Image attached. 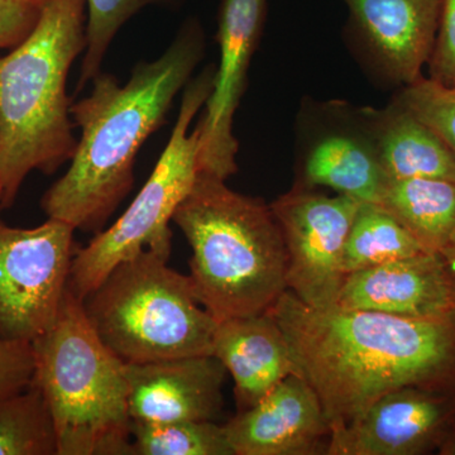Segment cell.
<instances>
[{
  "label": "cell",
  "instance_id": "obj_1",
  "mask_svg": "<svg viewBox=\"0 0 455 455\" xmlns=\"http://www.w3.org/2000/svg\"><path fill=\"white\" fill-rule=\"evenodd\" d=\"M268 313L322 401L331 434L397 388L455 390V316L317 309L289 290Z\"/></svg>",
  "mask_w": 455,
  "mask_h": 455
},
{
  "label": "cell",
  "instance_id": "obj_2",
  "mask_svg": "<svg viewBox=\"0 0 455 455\" xmlns=\"http://www.w3.org/2000/svg\"><path fill=\"white\" fill-rule=\"evenodd\" d=\"M200 27L180 32L163 56L140 62L119 85L109 74L92 79V92L70 108L82 139L70 167L42 197L51 220L75 230L100 232L133 187L136 156L164 124L173 99L190 80L203 57Z\"/></svg>",
  "mask_w": 455,
  "mask_h": 455
},
{
  "label": "cell",
  "instance_id": "obj_3",
  "mask_svg": "<svg viewBox=\"0 0 455 455\" xmlns=\"http://www.w3.org/2000/svg\"><path fill=\"white\" fill-rule=\"evenodd\" d=\"M86 20V0H50L28 37L0 55V211L32 171L51 175L76 151L66 82Z\"/></svg>",
  "mask_w": 455,
  "mask_h": 455
},
{
  "label": "cell",
  "instance_id": "obj_4",
  "mask_svg": "<svg viewBox=\"0 0 455 455\" xmlns=\"http://www.w3.org/2000/svg\"><path fill=\"white\" fill-rule=\"evenodd\" d=\"M173 221L190 244L197 301L218 323L267 313L287 291L283 232L271 206L199 172Z\"/></svg>",
  "mask_w": 455,
  "mask_h": 455
},
{
  "label": "cell",
  "instance_id": "obj_5",
  "mask_svg": "<svg viewBox=\"0 0 455 455\" xmlns=\"http://www.w3.org/2000/svg\"><path fill=\"white\" fill-rule=\"evenodd\" d=\"M32 346L33 383L52 412L59 455H133L125 363L95 333L70 287L56 322Z\"/></svg>",
  "mask_w": 455,
  "mask_h": 455
},
{
  "label": "cell",
  "instance_id": "obj_6",
  "mask_svg": "<svg viewBox=\"0 0 455 455\" xmlns=\"http://www.w3.org/2000/svg\"><path fill=\"white\" fill-rule=\"evenodd\" d=\"M167 260L143 251L83 300L95 333L124 363L212 355L218 322L197 301L190 277Z\"/></svg>",
  "mask_w": 455,
  "mask_h": 455
},
{
  "label": "cell",
  "instance_id": "obj_7",
  "mask_svg": "<svg viewBox=\"0 0 455 455\" xmlns=\"http://www.w3.org/2000/svg\"><path fill=\"white\" fill-rule=\"evenodd\" d=\"M214 73V68H208L188 83L169 143L130 208L108 229L98 232L88 245L76 250L68 287L80 300L118 263L143 251L170 259V221L199 173V132L196 127L191 132L190 125L211 94Z\"/></svg>",
  "mask_w": 455,
  "mask_h": 455
},
{
  "label": "cell",
  "instance_id": "obj_8",
  "mask_svg": "<svg viewBox=\"0 0 455 455\" xmlns=\"http://www.w3.org/2000/svg\"><path fill=\"white\" fill-rule=\"evenodd\" d=\"M73 227L47 220L35 228L0 218V338L33 343L56 322L70 278Z\"/></svg>",
  "mask_w": 455,
  "mask_h": 455
},
{
  "label": "cell",
  "instance_id": "obj_9",
  "mask_svg": "<svg viewBox=\"0 0 455 455\" xmlns=\"http://www.w3.org/2000/svg\"><path fill=\"white\" fill-rule=\"evenodd\" d=\"M359 205L352 197L326 196L302 185L269 205L289 257L287 290L304 304L337 305L347 278L344 248Z\"/></svg>",
  "mask_w": 455,
  "mask_h": 455
},
{
  "label": "cell",
  "instance_id": "obj_10",
  "mask_svg": "<svg viewBox=\"0 0 455 455\" xmlns=\"http://www.w3.org/2000/svg\"><path fill=\"white\" fill-rule=\"evenodd\" d=\"M455 455V390L407 386L331 434L326 455Z\"/></svg>",
  "mask_w": 455,
  "mask_h": 455
},
{
  "label": "cell",
  "instance_id": "obj_11",
  "mask_svg": "<svg viewBox=\"0 0 455 455\" xmlns=\"http://www.w3.org/2000/svg\"><path fill=\"white\" fill-rule=\"evenodd\" d=\"M266 0H223L218 41L220 68L215 70L205 113L197 123L199 172L227 180L236 172L238 142L233 119L245 86L248 68L262 31Z\"/></svg>",
  "mask_w": 455,
  "mask_h": 455
},
{
  "label": "cell",
  "instance_id": "obj_12",
  "mask_svg": "<svg viewBox=\"0 0 455 455\" xmlns=\"http://www.w3.org/2000/svg\"><path fill=\"white\" fill-rule=\"evenodd\" d=\"M223 427L235 455L326 454L331 436L322 401L300 373Z\"/></svg>",
  "mask_w": 455,
  "mask_h": 455
},
{
  "label": "cell",
  "instance_id": "obj_13",
  "mask_svg": "<svg viewBox=\"0 0 455 455\" xmlns=\"http://www.w3.org/2000/svg\"><path fill=\"white\" fill-rule=\"evenodd\" d=\"M226 367L212 355L125 363L132 421H214L223 407Z\"/></svg>",
  "mask_w": 455,
  "mask_h": 455
},
{
  "label": "cell",
  "instance_id": "obj_14",
  "mask_svg": "<svg viewBox=\"0 0 455 455\" xmlns=\"http://www.w3.org/2000/svg\"><path fill=\"white\" fill-rule=\"evenodd\" d=\"M324 114L302 146V187L331 188L359 203H379L388 178L362 109L350 113L334 103Z\"/></svg>",
  "mask_w": 455,
  "mask_h": 455
},
{
  "label": "cell",
  "instance_id": "obj_15",
  "mask_svg": "<svg viewBox=\"0 0 455 455\" xmlns=\"http://www.w3.org/2000/svg\"><path fill=\"white\" fill-rule=\"evenodd\" d=\"M335 307L409 317L455 316V275L438 253H419L347 276Z\"/></svg>",
  "mask_w": 455,
  "mask_h": 455
},
{
  "label": "cell",
  "instance_id": "obj_16",
  "mask_svg": "<svg viewBox=\"0 0 455 455\" xmlns=\"http://www.w3.org/2000/svg\"><path fill=\"white\" fill-rule=\"evenodd\" d=\"M376 64L392 82L423 77L438 35L443 0H344Z\"/></svg>",
  "mask_w": 455,
  "mask_h": 455
},
{
  "label": "cell",
  "instance_id": "obj_17",
  "mask_svg": "<svg viewBox=\"0 0 455 455\" xmlns=\"http://www.w3.org/2000/svg\"><path fill=\"white\" fill-rule=\"evenodd\" d=\"M212 355L235 379L238 411L256 405L283 379L299 373L283 329L268 311L218 323Z\"/></svg>",
  "mask_w": 455,
  "mask_h": 455
},
{
  "label": "cell",
  "instance_id": "obj_18",
  "mask_svg": "<svg viewBox=\"0 0 455 455\" xmlns=\"http://www.w3.org/2000/svg\"><path fill=\"white\" fill-rule=\"evenodd\" d=\"M362 113L388 179H435L455 184L453 152L405 104L395 99L386 109L366 108Z\"/></svg>",
  "mask_w": 455,
  "mask_h": 455
},
{
  "label": "cell",
  "instance_id": "obj_19",
  "mask_svg": "<svg viewBox=\"0 0 455 455\" xmlns=\"http://www.w3.org/2000/svg\"><path fill=\"white\" fill-rule=\"evenodd\" d=\"M427 253H442L455 235V184L388 179L379 202Z\"/></svg>",
  "mask_w": 455,
  "mask_h": 455
},
{
  "label": "cell",
  "instance_id": "obj_20",
  "mask_svg": "<svg viewBox=\"0 0 455 455\" xmlns=\"http://www.w3.org/2000/svg\"><path fill=\"white\" fill-rule=\"evenodd\" d=\"M425 251L414 236L376 203H361L344 248V272H355L406 259Z\"/></svg>",
  "mask_w": 455,
  "mask_h": 455
},
{
  "label": "cell",
  "instance_id": "obj_21",
  "mask_svg": "<svg viewBox=\"0 0 455 455\" xmlns=\"http://www.w3.org/2000/svg\"><path fill=\"white\" fill-rule=\"evenodd\" d=\"M0 455H59L52 412L33 382L0 397Z\"/></svg>",
  "mask_w": 455,
  "mask_h": 455
},
{
  "label": "cell",
  "instance_id": "obj_22",
  "mask_svg": "<svg viewBox=\"0 0 455 455\" xmlns=\"http://www.w3.org/2000/svg\"><path fill=\"white\" fill-rule=\"evenodd\" d=\"M133 455H235L223 425L214 421H132Z\"/></svg>",
  "mask_w": 455,
  "mask_h": 455
},
{
  "label": "cell",
  "instance_id": "obj_23",
  "mask_svg": "<svg viewBox=\"0 0 455 455\" xmlns=\"http://www.w3.org/2000/svg\"><path fill=\"white\" fill-rule=\"evenodd\" d=\"M160 0H86V47L77 90L100 74L114 36L140 9Z\"/></svg>",
  "mask_w": 455,
  "mask_h": 455
},
{
  "label": "cell",
  "instance_id": "obj_24",
  "mask_svg": "<svg viewBox=\"0 0 455 455\" xmlns=\"http://www.w3.org/2000/svg\"><path fill=\"white\" fill-rule=\"evenodd\" d=\"M439 134L455 156V92L429 77L405 86L396 97Z\"/></svg>",
  "mask_w": 455,
  "mask_h": 455
},
{
  "label": "cell",
  "instance_id": "obj_25",
  "mask_svg": "<svg viewBox=\"0 0 455 455\" xmlns=\"http://www.w3.org/2000/svg\"><path fill=\"white\" fill-rule=\"evenodd\" d=\"M50 0H0V51L12 50L37 26Z\"/></svg>",
  "mask_w": 455,
  "mask_h": 455
},
{
  "label": "cell",
  "instance_id": "obj_26",
  "mask_svg": "<svg viewBox=\"0 0 455 455\" xmlns=\"http://www.w3.org/2000/svg\"><path fill=\"white\" fill-rule=\"evenodd\" d=\"M35 368L32 343L0 338V397L28 387Z\"/></svg>",
  "mask_w": 455,
  "mask_h": 455
},
{
  "label": "cell",
  "instance_id": "obj_27",
  "mask_svg": "<svg viewBox=\"0 0 455 455\" xmlns=\"http://www.w3.org/2000/svg\"><path fill=\"white\" fill-rule=\"evenodd\" d=\"M429 79L444 88L455 86V0H443L438 35L429 60Z\"/></svg>",
  "mask_w": 455,
  "mask_h": 455
},
{
  "label": "cell",
  "instance_id": "obj_28",
  "mask_svg": "<svg viewBox=\"0 0 455 455\" xmlns=\"http://www.w3.org/2000/svg\"><path fill=\"white\" fill-rule=\"evenodd\" d=\"M440 254H442L443 259L447 262L451 271L455 275V235L447 244V247H445Z\"/></svg>",
  "mask_w": 455,
  "mask_h": 455
},
{
  "label": "cell",
  "instance_id": "obj_29",
  "mask_svg": "<svg viewBox=\"0 0 455 455\" xmlns=\"http://www.w3.org/2000/svg\"><path fill=\"white\" fill-rule=\"evenodd\" d=\"M451 90H453V92H455V86H454V88H453V89H451Z\"/></svg>",
  "mask_w": 455,
  "mask_h": 455
}]
</instances>
